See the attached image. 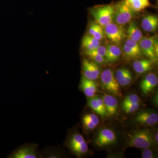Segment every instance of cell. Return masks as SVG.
<instances>
[{
    "instance_id": "1",
    "label": "cell",
    "mask_w": 158,
    "mask_h": 158,
    "mask_svg": "<svg viewBox=\"0 0 158 158\" xmlns=\"http://www.w3.org/2000/svg\"><path fill=\"white\" fill-rule=\"evenodd\" d=\"M126 142L127 147L150 148L155 144V141L149 130H135L126 133Z\"/></svg>"
},
{
    "instance_id": "2",
    "label": "cell",
    "mask_w": 158,
    "mask_h": 158,
    "mask_svg": "<svg viewBox=\"0 0 158 158\" xmlns=\"http://www.w3.org/2000/svg\"><path fill=\"white\" fill-rule=\"evenodd\" d=\"M90 14L100 25L104 27L113 22L114 7L111 5H104L94 7L90 10Z\"/></svg>"
},
{
    "instance_id": "3",
    "label": "cell",
    "mask_w": 158,
    "mask_h": 158,
    "mask_svg": "<svg viewBox=\"0 0 158 158\" xmlns=\"http://www.w3.org/2000/svg\"><path fill=\"white\" fill-rule=\"evenodd\" d=\"M101 81L105 89L114 96L121 97L120 85L116 78L113 70L105 69L101 74Z\"/></svg>"
},
{
    "instance_id": "4",
    "label": "cell",
    "mask_w": 158,
    "mask_h": 158,
    "mask_svg": "<svg viewBox=\"0 0 158 158\" xmlns=\"http://www.w3.org/2000/svg\"><path fill=\"white\" fill-rule=\"evenodd\" d=\"M67 146L75 155L80 157L88 151V143L85 138L79 133H74L69 138Z\"/></svg>"
},
{
    "instance_id": "5",
    "label": "cell",
    "mask_w": 158,
    "mask_h": 158,
    "mask_svg": "<svg viewBox=\"0 0 158 158\" xmlns=\"http://www.w3.org/2000/svg\"><path fill=\"white\" fill-rule=\"evenodd\" d=\"M114 7L113 21L117 24L123 26L130 23L135 17V12L126 5L123 2L118 3Z\"/></svg>"
},
{
    "instance_id": "6",
    "label": "cell",
    "mask_w": 158,
    "mask_h": 158,
    "mask_svg": "<svg viewBox=\"0 0 158 158\" xmlns=\"http://www.w3.org/2000/svg\"><path fill=\"white\" fill-rule=\"evenodd\" d=\"M105 35L115 45L120 44L126 37L123 26L119 25L115 23H111L104 27Z\"/></svg>"
},
{
    "instance_id": "7",
    "label": "cell",
    "mask_w": 158,
    "mask_h": 158,
    "mask_svg": "<svg viewBox=\"0 0 158 158\" xmlns=\"http://www.w3.org/2000/svg\"><path fill=\"white\" fill-rule=\"evenodd\" d=\"M156 39L155 36L142 37L139 42L141 52L152 62H156L158 60L155 52V43Z\"/></svg>"
},
{
    "instance_id": "8",
    "label": "cell",
    "mask_w": 158,
    "mask_h": 158,
    "mask_svg": "<svg viewBox=\"0 0 158 158\" xmlns=\"http://www.w3.org/2000/svg\"><path fill=\"white\" fill-rule=\"evenodd\" d=\"M116 140V135L113 131L109 128H103L99 131L94 143L98 147H103L114 144Z\"/></svg>"
},
{
    "instance_id": "9",
    "label": "cell",
    "mask_w": 158,
    "mask_h": 158,
    "mask_svg": "<svg viewBox=\"0 0 158 158\" xmlns=\"http://www.w3.org/2000/svg\"><path fill=\"white\" fill-rule=\"evenodd\" d=\"M134 121L141 125L152 126L158 123V114L150 111L141 110L136 114Z\"/></svg>"
},
{
    "instance_id": "10",
    "label": "cell",
    "mask_w": 158,
    "mask_h": 158,
    "mask_svg": "<svg viewBox=\"0 0 158 158\" xmlns=\"http://www.w3.org/2000/svg\"><path fill=\"white\" fill-rule=\"evenodd\" d=\"M36 144H31L22 146L11 153L9 157L12 158H36L39 157Z\"/></svg>"
},
{
    "instance_id": "11",
    "label": "cell",
    "mask_w": 158,
    "mask_h": 158,
    "mask_svg": "<svg viewBox=\"0 0 158 158\" xmlns=\"http://www.w3.org/2000/svg\"><path fill=\"white\" fill-rule=\"evenodd\" d=\"M82 70L84 77L93 81L98 78L100 74L99 67L96 62L88 59H83Z\"/></svg>"
},
{
    "instance_id": "12",
    "label": "cell",
    "mask_w": 158,
    "mask_h": 158,
    "mask_svg": "<svg viewBox=\"0 0 158 158\" xmlns=\"http://www.w3.org/2000/svg\"><path fill=\"white\" fill-rule=\"evenodd\" d=\"M125 55L130 59H138L142 56V52L138 42L129 38L123 47Z\"/></svg>"
},
{
    "instance_id": "13",
    "label": "cell",
    "mask_w": 158,
    "mask_h": 158,
    "mask_svg": "<svg viewBox=\"0 0 158 158\" xmlns=\"http://www.w3.org/2000/svg\"><path fill=\"white\" fill-rule=\"evenodd\" d=\"M158 79L155 74L149 73L141 81L140 87L142 93L147 95L158 85Z\"/></svg>"
},
{
    "instance_id": "14",
    "label": "cell",
    "mask_w": 158,
    "mask_h": 158,
    "mask_svg": "<svg viewBox=\"0 0 158 158\" xmlns=\"http://www.w3.org/2000/svg\"><path fill=\"white\" fill-rule=\"evenodd\" d=\"M88 105L94 112L102 117H107L108 115L102 98L93 96L88 99Z\"/></svg>"
},
{
    "instance_id": "15",
    "label": "cell",
    "mask_w": 158,
    "mask_h": 158,
    "mask_svg": "<svg viewBox=\"0 0 158 158\" xmlns=\"http://www.w3.org/2000/svg\"><path fill=\"white\" fill-rule=\"evenodd\" d=\"M102 98L109 116L116 115L118 106L117 99L113 95L108 94H105Z\"/></svg>"
},
{
    "instance_id": "16",
    "label": "cell",
    "mask_w": 158,
    "mask_h": 158,
    "mask_svg": "<svg viewBox=\"0 0 158 158\" xmlns=\"http://www.w3.org/2000/svg\"><path fill=\"white\" fill-rule=\"evenodd\" d=\"M80 87L85 95L89 98L94 96L97 90V86L95 82L86 78L84 76L82 77Z\"/></svg>"
},
{
    "instance_id": "17",
    "label": "cell",
    "mask_w": 158,
    "mask_h": 158,
    "mask_svg": "<svg viewBox=\"0 0 158 158\" xmlns=\"http://www.w3.org/2000/svg\"><path fill=\"white\" fill-rule=\"evenodd\" d=\"M115 77L119 85L122 86L129 85L133 80L132 74L126 68L118 69L116 71Z\"/></svg>"
},
{
    "instance_id": "18",
    "label": "cell",
    "mask_w": 158,
    "mask_h": 158,
    "mask_svg": "<svg viewBox=\"0 0 158 158\" xmlns=\"http://www.w3.org/2000/svg\"><path fill=\"white\" fill-rule=\"evenodd\" d=\"M158 18L154 15H148L143 19L141 22V27L144 31L154 32L157 29Z\"/></svg>"
},
{
    "instance_id": "19",
    "label": "cell",
    "mask_w": 158,
    "mask_h": 158,
    "mask_svg": "<svg viewBox=\"0 0 158 158\" xmlns=\"http://www.w3.org/2000/svg\"><path fill=\"white\" fill-rule=\"evenodd\" d=\"M106 51L105 59L108 62H114L118 61L121 55V51L118 46L115 44L108 45Z\"/></svg>"
},
{
    "instance_id": "20",
    "label": "cell",
    "mask_w": 158,
    "mask_h": 158,
    "mask_svg": "<svg viewBox=\"0 0 158 158\" xmlns=\"http://www.w3.org/2000/svg\"><path fill=\"white\" fill-rule=\"evenodd\" d=\"M123 2L134 12H139L150 6L149 0H124Z\"/></svg>"
},
{
    "instance_id": "21",
    "label": "cell",
    "mask_w": 158,
    "mask_h": 158,
    "mask_svg": "<svg viewBox=\"0 0 158 158\" xmlns=\"http://www.w3.org/2000/svg\"><path fill=\"white\" fill-rule=\"evenodd\" d=\"M100 41L94 38L93 36L87 34L82 40V48L85 51L92 50L100 45Z\"/></svg>"
},
{
    "instance_id": "22",
    "label": "cell",
    "mask_w": 158,
    "mask_h": 158,
    "mask_svg": "<svg viewBox=\"0 0 158 158\" xmlns=\"http://www.w3.org/2000/svg\"><path fill=\"white\" fill-rule=\"evenodd\" d=\"M127 33L130 39L139 42L143 37L142 32L135 21L130 22L127 29Z\"/></svg>"
},
{
    "instance_id": "23",
    "label": "cell",
    "mask_w": 158,
    "mask_h": 158,
    "mask_svg": "<svg viewBox=\"0 0 158 158\" xmlns=\"http://www.w3.org/2000/svg\"><path fill=\"white\" fill-rule=\"evenodd\" d=\"M152 62L149 59L137 60L133 63V67L137 73H144L152 69Z\"/></svg>"
},
{
    "instance_id": "24",
    "label": "cell",
    "mask_w": 158,
    "mask_h": 158,
    "mask_svg": "<svg viewBox=\"0 0 158 158\" xmlns=\"http://www.w3.org/2000/svg\"><path fill=\"white\" fill-rule=\"evenodd\" d=\"M82 122L87 129L93 130L98 126L99 119L94 113H89L86 114L83 117Z\"/></svg>"
},
{
    "instance_id": "25",
    "label": "cell",
    "mask_w": 158,
    "mask_h": 158,
    "mask_svg": "<svg viewBox=\"0 0 158 158\" xmlns=\"http://www.w3.org/2000/svg\"><path fill=\"white\" fill-rule=\"evenodd\" d=\"M103 28L97 23H92L89 26L88 34L100 41L105 37L104 31Z\"/></svg>"
},
{
    "instance_id": "26",
    "label": "cell",
    "mask_w": 158,
    "mask_h": 158,
    "mask_svg": "<svg viewBox=\"0 0 158 158\" xmlns=\"http://www.w3.org/2000/svg\"><path fill=\"white\" fill-rule=\"evenodd\" d=\"M85 53L90 59L96 63H102L106 62V59L104 57L98 54L94 53L90 51H85Z\"/></svg>"
},
{
    "instance_id": "27",
    "label": "cell",
    "mask_w": 158,
    "mask_h": 158,
    "mask_svg": "<svg viewBox=\"0 0 158 158\" xmlns=\"http://www.w3.org/2000/svg\"><path fill=\"white\" fill-rule=\"evenodd\" d=\"M140 98L135 94H131L125 98L123 102V105L139 103Z\"/></svg>"
},
{
    "instance_id": "28",
    "label": "cell",
    "mask_w": 158,
    "mask_h": 158,
    "mask_svg": "<svg viewBox=\"0 0 158 158\" xmlns=\"http://www.w3.org/2000/svg\"><path fill=\"white\" fill-rule=\"evenodd\" d=\"M140 106L139 103L123 105L122 108L123 111L127 113H134L138 110Z\"/></svg>"
},
{
    "instance_id": "29",
    "label": "cell",
    "mask_w": 158,
    "mask_h": 158,
    "mask_svg": "<svg viewBox=\"0 0 158 158\" xmlns=\"http://www.w3.org/2000/svg\"><path fill=\"white\" fill-rule=\"evenodd\" d=\"M90 52L98 54V55L101 56L103 57H105L106 54V48L104 46L99 45L98 47L92 50L89 51Z\"/></svg>"
},
{
    "instance_id": "30",
    "label": "cell",
    "mask_w": 158,
    "mask_h": 158,
    "mask_svg": "<svg viewBox=\"0 0 158 158\" xmlns=\"http://www.w3.org/2000/svg\"><path fill=\"white\" fill-rule=\"evenodd\" d=\"M141 154V157L142 158H154V155L152 151L149 148H144Z\"/></svg>"
},
{
    "instance_id": "31",
    "label": "cell",
    "mask_w": 158,
    "mask_h": 158,
    "mask_svg": "<svg viewBox=\"0 0 158 158\" xmlns=\"http://www.w3.org/2000/svg\"><path fill=\"white\" fill-rule=\"evenodd\" d=\"M158 132L156 133V135H155L154 138V139L155 141V142L156 143H157L158 142Z\"/></svg>"
}]
</instances>
